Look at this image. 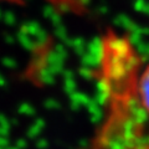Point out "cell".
Instances as JSON below:
<instances>
[{"mask_svg":"<svg viewBox=\"0 0 149 149\" xmlns=\"http://www.w3.org/2000/svg\"><path fill=\"white\" fill-rule=\"evenodd\" d=\"M134 102L144 114L149 116V65L139 74L136 90H134Z\"/></svg>","mask_w":149,"mask_h":149,"instance_id":"1","label":"cell"}]
</instances>
